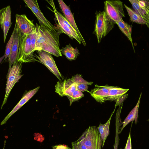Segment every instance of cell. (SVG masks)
<instances>
[{
    "instance_id": "obj_5",
    "label": "cell",
    "mask_w": 149,
    "mask_h": 149,
    "mask_svg": "<svg viewBox=\"0 0 149 149\" xmlns=\"http://www.w3.org/2000/svg\"><path fill=\"white\" fill-rule=\"evenodd\" d=\"M33 52L29 34L21 35L17 61L22 63L37 61Z\"/></svg>"
},
{
    "instance_id": "obj_15",
    "label": "cell",
    "mask_w": 149,
    "mask_h": 149,
    "mask_svg": "<svg viewBox=\"0 0 149 149\" xmlns=\"http://www.w3.org/2000/svg\"><path fill=\"white\" fill-rule=\"evenodd\" d=\"M109 86L107 85L100 86L95 84L94 88L89 92L97 102L102 104L107 101L109 91Z\"/></svg>"
},
{
    "instance_id": "obj_27",
    "label": "cell",
    "mask_w": 149,
    "mask_h": 149,
    "mask_svg": "<svg viewBox=\"0 0 149 149\" xmlns=\"http://www.w3.org/2000/svg\"><path fill=\"white\" fill-rule=\"evenodd\" d=\"M30 37L33 52L35 51L37 39V35L36 30L29 34Z\"/></svg>"
},
{
    "instance_id": "obj_32",
    "label": "cell",
    "mask_w": 149,
    "mask_h": 149,
    "mask_svg": "<svg viewBox=\"0 0 149 149\" xmlns=\"http://www.w3.org/2000/svg\"><path fill=\"white\" fill-rule=\"evenodd\" d=\"M72 149H79L77 147L75 142L72 143Z\"/></svg>"
},
{
    "instance_id": "obj_1",
    "label": "cell",
    "mask_w": 149,
    "mask_h": 149,
    "mask_svg": "<svg viewBox=\"0 0 149 149\" xmlns=\"http://www.w3.org/2000/svg\"><path fill=\"white\" fill-rule=\"evenodd\" d=\"M37 35L35 51L42 50L56 57L62 56L59 42V36L61 32L54 31L43 24H36Z\"/></svg>"
},
{
    "instance_id": "obj_35",
    "label": "cell",
    "mask_w": 149,
    "mask_h": 149,
    "mask_svg": "<svg viewBox=\"0 0 149 149\" xmlns=\"http://www.w3.org/2000/svg\"><path fill=\"white\" fill-rule=\"evenodd\" d=\"M148 121H149V119L148 120Z\"/></svg>"
},
{
    "instance_id": "obj_21",
    "label": "cell",
    "mask_w": 149,
    "mask_h": 149,
    "mask_svg": "<svg viewBox=\"0 0 149 149\" xmlns=\"http://www.w3.org/2000/svg\"><path fill=\"white\" fill-rule=\"evenodd\" d=\"M115 109L111 113L108 121L104 124H102L100 123L99 126L97 127L102 141V147L104 146L105 141L109 134V127L110 122L112 116L115 111Z\"/></svg>"
},
{
    "instance_id": "obj_18",
    "label": "cell",
    "mask_w": 149,
    "mask_h": 149,
    "mask_svg": "<svg viewBox=\"0 0 149 149\" xmlns=\"http://www.w3.org/2000/svg\"><path fill=\"white\" fill-rule=\"evenodd\" d=\"M141 95L142 93H141L139 98L136 104L127 116L123 122L122 123L123 125L122 127L121 128L119 133L121 132L124 127L130 122L132 121L133 122V121L134 120L135 123H136L138 119L139 107Z\"/></svg>"
},
{
    "instance_id": "obj_12",
    "label": "cell",
    "mask_w": 149,
    "mask_h": 149,
    "mask_svg": "<svg viewBox=\"0 0 149 149\" xmlns=\"http://www.w3.org/2000/svg\"><path fill=\"white\" fill-rule=\"evenodd\" d=\"M11 19V11L10 6L0 10V25L3 32L4 42H5L7 34L12 24Z\"/></svg>"
},
{
    "instance_id": "obj_11",
    "label": "cell",
    "mask_w": 149,
    "mask_h": 149,
    "mask_svg": "<svg viewBox=\"0 0 149 149\" xmlns=\"http://www.w3.org/2000/svg\"><path fill=\"white\" fill-rule=\"evenodd\" d=\"M16 22L21 32V35L29 34L36 30L33 21L29 20L24 14L16 15Z\"/></svg>"
},
{
    "instance_id": "obj_23",
    "label": "cell",
    "mask_w": 149,
    "mask_h": 149,
    "mask_svg": "<svg viewBox=\"0 0 149 149\" xmlns=\"http://www.w3.org/2000/svg\"><path fill=\"white\" fill-rule=\"evenodd\" d=\"M124 5L126 8L130 17L131 22L141 24H146V22L143 18L137 13L134 10L125 4Z\"/></svg>"
},
{
    "instance_id": "obj_6",
    "label": "cell",
    "mask_w": 149,
    "mask_h": 149,
    "mask_svg": "<svg viewBox=\"0 0 149 149\" xmlns=\"http://www.w3.org/2000/svg\"><path fill=\"white\" fill-rule=\"evenodd\" d=\"M22 63L16 61L11 68H9L7 76L5 95L1 109L6 102L8 97L15 84L19 81V80L23 76V74H21Z\"/></svg>"
},
{
    "instance_id": "obj_29",
    "label": "cell",
    "mask_w": 149,
    "mask_h": 149,
    "mask_svg": "<svg viewBox=\"0 0 149 149\" xmlns=\"http://www.w3.org/2000/svg\"><path fill=\"white\" fill-rule=\"evenodd\" d=\"M53 149H72L65 145H58L52 146Z\"/></svg>"
},
{
    "instance_id": "obj_28",
    "label": "cell",
    "mask_w": 149,
    "mask_h": 149,
    "mask_svg": "<svg viewBox=\"0 0 149 149\" xmlns=\"http://www.w3.org/2000/svg\"><path fill=\"white\" fill-rule=\"evenodd\" d=\"M128 94H124L120 97L118 98L115 101H116V104L115 105V107L118 106H120L123 104V102L126 99Z\"/></svg>"
},
{
    "instance_id": "obj_14",
    "label": "cell",
    "mask_w": 149,
    "mask_h": 149,
    "mask_svg": "<svg viewBox=\"0 0 149 149\" xmlns=\"http://www.w3.org/2000/svg\"><path fill=\"white\" fill-rule=\"evenodd\" d=\"M58 1L64 16L75 30L79 36L83 45L84 46H86V43L77 26L73 14L71 12L70 6L67 5L62 0H58Z\"/></svg>"
},
{
    "instance_id": "obj_20",
    "label": "cell",
    "mask_w": 149,
    "mask_h": 149,
    "mask_svg": "<svg viewBox=\"0 0 149 149\" xmlns=\"http://www.w3.org/2000/svg\"><path fill=\"white\" fill-rule=\"evenodd\" d=\"M60 51L69 60H75L79 54V51L76 47L73 48L70 44L60 49Z\"/></svg>"
},
{
    "instance_id": "obj_2",
    "label": "cell",
    "mask_w": 149,
    "mask_h": 149,
    "mask_svg": "<svg viewBox=\"0 0 149 149\" xmlns=\"http://www.w3.org/2000/svg\"><path fill=\"white\" fill-rule=\"evenodd\" d=\"M95 17L94 33L99 43L112 29L116 24L104 10L102 11H97Z\"/></svg>"
},
{
    "instance_id": "obj_24",
    "label": "cell",
    "mask_w": 149,
    "mask_h": 149,
    "mask_svg": "<svg viewBox=\"0 0 149 149\" xmlns=\"http://www.w3.org/2000/svg\"><path fill=\"white\" fill-rule=\"evenodd\" d=\"M84 96L82 92L76 90L70 95L67 96L70 102V106L74 102L78 101Z\"/></svg>"
},
{
    "instance_id": "obj_33",
    "label": "cell",
    "mask_w": 149,
    "mask_h": 149,
    "mask_svg": "<svg viewBox=\"0 0 149 149\" xmlns=\"http://www.w3.org/2000/svg\"><path fill=\"white\" fill-rule=\"evenodd\" d=\"M5 58V55L4 54V55L2 56V57H1L0 58V63H1V62L2 61V60L4 58Z\"/></svg>"
},
{
    "instance_id": "obj_26",
    "label": "cell",
    "mask_w": 149,
    "mask_h": 149,
    "mask_svg": "<svg viewBox=\"0 0 149 149\" xmlns=\"http://www.w3.org/2000/svg\"><path fill=\"white\" fill-rule=\"evenodd\" d=\"M73 81L77 84H86L91 85L93 83V82L87 81L82 77L81 75L77 74L71 78Z\"/></svg>"
},
{
    "instance_id": "obj_10",
    "label": "cell",
    "mask_w": 149,
    "mask_h": 149,
    "mask_svg": "<svg viewBox=\"0 0 149 149\" xmlns=\"http://www.w3.org/2000/svg\"><path fill=\"white\" fill-rule=\"evenodd\" d=\"M55 87V92L61 97L70 95L77 90V84L71 78L65 79L62 81H58Z\"/></svg>"
},
{
    "instance_id": "obj_31",
    "label": "cell",
    "mask_w": 149,
    "mask_h": 149,
    "mask_svg": "<svg viewBox=\"0 0 149 149\" xmlns=\"http://www.w3.org/2000/svg\"><path fill=\"white\" fill-rule=\"evenodd\" d=\"M143 18L146 22V25L149 28V12L144 16Z\"/></svg>"
},
{
    "instance_id": "obj_30",
    "label": "cell",
    "mask_w": 149,
    "mask_h": 149,
    "mask_svg": "<svg viewBox=\"0 0 149 149\" xmlns=\"http://www.w3.org/2000/svg\"><path fill=\"white\" fill-rule=\"evenodd\" d=\"M125 149H132L130 132V133Z\"/></svg>"
},
{
    "instance_id": "obj_16",
    "label": "cell",
    "mask_w": 149,
    "mask_h": 149,
    "mask_svg": "<svg viewBox=\"0 0 149 149\" xmlns=\"http://www.w3.org/2000/svg\"><path fill=\"white\" fill-rule=\"evenodd\" d=\"M39 88L40 87L38 86L26 93L12 111L2 121L1 125L6 123L10 117L27 102L37 92Z\"/></svg>"
},
{
    "instance_id": "obj_17",
    "label": "cell",
    "mask_w": 149,
    "mask_h": 149,
    "mask_svg": "<svg viewBox=\"0 0 149 149\" xmlns=\"http://www.w3.org/2000/svg\"><path fill=\"white\" fill-rule=\"evenodd\" d=\"M133 10L143 17L149 12V0H129Z\"/></svg>"
},
{
    "instance_id": "obj_7",
    "label": "cell",
    "mask_w": 149,
    "mask_h": 149,
    "mask_svg": "<svg viewBox=\"0 0 149 149\" xmlns=\"http://www.w3.org/2000/svg\"><path fill=\"white\" fill-rule=\"evenodd\" d=\"M36 51L37 54H34V56L38 59L37 61L46 66L51 72L56 77L59 81H63L64 77L59 71L52 54L44 51Z\"/></svg>"
},
{
    "instance_id": "obj_4",
    "label": "cell",
    "mask_w": 149,
    "mask_h": 149,
    "mask_svg": "<svg viewBox=\"0 0 149 149\" xmlns=\"http://www.w3.org/2000/svg\"><path fill=\"white\" fill-rule=\"evenodd\" d=\"M78 140L87 149H101L102 141L96 126H89L83 132Z\"/></svg>"
},
{
    "instance_id": "obj_3",
    "label": "cell",
    "mask_w": 149,
    "mask_h": 149,
    "mask_svg": "<svg viewBox=\"0 0 149 149\" xmlns=\"http://www.w3.org/2000/svg\"><path fill=\"white\" fill-rule=\"evenodd\" d=\"M47 1L53 9L55 19L58 22L57 28L58 30L61 33L66 34L72 39H75L79 44H81V39L77 32L64 16L57 11L53 1Z\"/></svg>"
},
{
    "instance_id": "obj_25",
    "label": "cell",
    "mask_w": 149,
    "mask_h": 149,
    "mask_svg": "<svg viewBox=\"0 0 149 149\" xmlns=\"http://www.w3.org/2000/svg\"><path fill=\"white\" fill-rule=\"evenodd\" d=\"M14 34V30H13L10 39L7 44L6 46L4 54L5 55L4 60H6L7 58H8L10 54L13 42Z\"/></svg>"
},
{
    "instance_id": "obj_22",
    "label": "cell",
    "mask_w": 149,
    "mask_h": 149,
    "mask_svg": "<svg viewBox=\"0 0 149 149\" xmlns=\"http://www.w3.org/2000/svg\"><path fill=\"white\" fill-rule=\"evenodd\" d=\"M122 32L127 37L131 42L134 52L132 39L131 36L132 26L125 22L123 19L116 23Z\"/></svg>"
},
{
    "instance_id": "obj_13",
    "label": "cell",
    "mask_w": 149,
    "mask_h": 149,
    "mask_svg": "<svg viewBox=\"0 0 149 149\" xmlns=\"http://www.w3.org/2000/svg\"><path fill=\"white\" fill-rule=\"evenodd\" d=\"M14 30V34L13 42L10 54L8 58L9 68H11L14 63L17 61L21 36V32L16 23Z\"/></svg>"
},
{
    "instance_id": "obj_34",
    "label": "cell",
    "mask_w": 149,
    "mask_h": 149,
    "mask_svg": "<svg viewBox=\"0 0 149 149\" xmlns=\"http://www.w3.org/2000/svg\"><path fill=\"white\" fill-rule=\"evenodd\" d=\"M5 146V144H4V147H3V149H4V147H5V146Z\"/></svg>"
},
{
    "instance_id": "obj_19",
    "label": "cell",
    "mask_w": 149,
    "mask_h": 149,
    "mask_svg": "<svg viewBox=\"0 0 149 149\" xmlns=\"http://www.w3.org/2000/svg\"><path fill=\"white\" fill-rule=\"evenodd\" d=\"M109 91L107 101H115L126 93L129 89L121 88L117 86H109Z\"/></svg>"
},
{
    "instance_id": "obj_9",
    "label": "cell",
    "mask_w": 149,
    "mask_h": 149,
    "mask_svg": "<svg viewBox=\"0 0 149 149\" xmlns=\"http://www.w3.org/2000/svg\"><path fill=\"white\" fill-rule=\"evenodd\" d=\"M24 1L36 15L39 21V24H43L52 30L60 31L57 27L54 26L45 17L40 9L37 0H24Z\"/></svg>"
},
{
    "instance_id": "obj_8",
    "label": "cell",
    "mask_w": 149,
    "mask_h": 149,
    "mask_svg": "<svg viewBox=\"0 0 149 149\" xmlns=\"http://www.w3.org/2000/svg\"><path fill=\"white\" fill-rule=\"evenodd\" d=\"M104 10L115 23L125 16L123 2L119 0H107L104 2Z\"/></svg>"
}]
</instances>
